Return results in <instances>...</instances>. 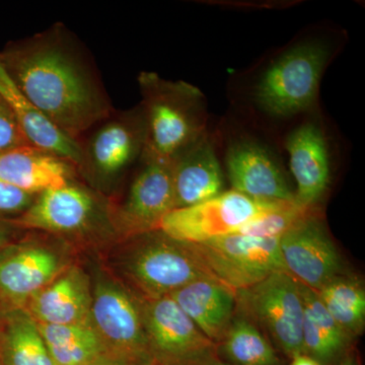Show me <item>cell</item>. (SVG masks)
<instances>
[{
	"instance_id": "cell-32",
	"label": "cell",
	"mask_w": 365,
	"mask_h": 365,
	"mask_svg": "<svg viewBox=\"0 0 365 365\" xmlns=\"http://www.w3.org/2000/svg\"><path fill=\"white\" fill-rule=\"evenodd\" d=\"M289 365H321L319 364L317 360L312 359L309 355L299 354L294 356V359H292V362H290Z\"/></svg>"
},
{
	"instance_id": "cell-2",
	"label": "cell",
	"mask_w": 365,
	"mask_h": 365,
	"mask_svg": "<svg viewBox=\"0 0 365 365\" xmlns=\"http://www.w3.org/2000/svg\"><path fill=\"white\" fill-rule=\"evenodd\" d=\"M124 242L114 267L120 282L137 299H160L193 281L216 278L191 244L160 230Z\"/></svg>"
},
{
	"instance_id": "cell-25",
	"label": "cell",
	"mask_w": 365,
	"mask_h": 365,
	"mask_svg": "<svg viewBox=\"0 0 365 365\" xmlns=\"http://www.w3.org/2000/svg\"><path fill=\"white\" fill-rule=\"evenodd\" d=\"M328 313L355 339L365 325V289L361 281L343 273L327 282L318 292Z\"/></svg>"
},
{
	"instance_id": "cell-9",
	"label": "cell",
	"mask_w": 365,
	"mask_h": 365,
	"mask_svg": "<svg viewBox=\"0 0 365 365\" xmlns=\"http://www.w3.org/2000/svg\"><path fill=\"white\" fill-rule=\"evenodd\" d=\"M138 302L151 365H204L220 360L217 344L169 295Z\"/></svg>"
},
{
	"instance_id": "cell-20",
	"label": "cell",
	"mask_w": 365,
	"mask_h": 365,
	"mask_svg": "<svg viewBox=\"0 0 365 365\" xmlns=\"http://www.w3.org/2000/svg\"><path fill=\"white\" fill-rule=\"evenodd\" d=\"M0 97L14 113L21 130L34 148L55 155L73 165L79 160V146L73 139L62 133L24 95L0 62Z\"/></svg>"
},
{
	"instance_id": "cell-31",
	"label": "cell",
	"mask_w": 365,
	"mask_h": 365,
	"mask_svg": "<svg viewBox=\"0 0 365 365\" xmlns=\"http://www.w3.org/2000/svg\"><path fill=\"white\" fill-rule=\"evenodd\" d=\"M90 365H131L125 360L115 359L109 355H100L97 359L93 360Z\"/></svg>"
},
{
	"instance_id": "cell-28",
	"label": "cell",
	"mask_w": 365,
	"mask_h": 365,
	"mask_svg": "<svg viewBox=\"0 0 365 365\" xmlns=\"http://www.w3.org/2000/svg\"><path fill=\"white\" fill-rule=\"evenodd\" d=\"M38 194L0 182V220L9 222L18 218L32 205Z\"/></svg>"
},
{
	"instance_id": "cell-1",
	"label": "cell",
	"mask_w": 365,
	"mask_h": 365,
	"mask_svg": "<svg viewBox=\"0 0 365 365\" xmlns=\"http://www.w3.org/2000/svg\"><path fill=\"white\" fill-rule=\"evenodd\" d=\"M0 62L31 104L76 143L114 112L93 56L63 24L9 43Z\"/></svg>"
},
{
	"instance_id": "cell-7",
	"label": "cell",
	"mask_w": 365,
	"mask_h": 365,
	"mask_svg": "<svg viewBox=\"0 0 365 365\" xmlns=\"http://www.w3.org/2000/svg\"><path fill=\"white\" fill-rule=\"evenodd\" d=\"M90 325L105 355L151 365L138 299L107 274H98L91 285Z\"/></svg>"
},
{
	"instance_id": "cell-14",
	"label": "cell",
	"mask_w": 365,
	"mask_h": 365,
	"mask_svg": "<svg viewBox=\"0 0 365 365\" xmlns=\"http://www.w3.org/2000/svg\"><path fill=\"white\" fill-rule=\"evenodd\" d=\"M279 247L287 273L316 292L344 273L339 252L317 215L307 216L283 235Z\"/></svg>"
},
{
	"instance_id": "cell-3",
	"label": "cell",
	"mask_w": 365,
	"mask_h": 365,
	"mask_svg": "<svg viewBox=\"0 0 365 365\" xmlns=\"http://www.w3.org/2000/svg\"><path fill=\"white\" fill-rule=\"evenodd\" d=\"M138 83L146 129L143 155L172 160L205 134L203 96L198 88L155 72H141Z\"/></svg>"
},
{
	"instance_id": "cell-12",
	"label": "cell",
	"mask_w": 365,
	"mask_h": 365,
	"mask_svg": "<svg viewBox=\"0 0 365 365\" xmlns=\"http://www.w3.org/2000/svg\"><path fill=\"white\" fill-rule=\"evenodd\" d=\"M126 197L112 200L113 223L124 240L158 230L163 218L175 208L173 160L143 155Z\"/></svg>"
},
{
	"instance_id": "cell-16",
	"label": "cell",
	"mask_w": 365,
	"mask_h": 365,
	"mask_svg": "<svg viewBox=\"0 0 365 365\" xmlns=\"http://www.w3.org/2000/svg\"><path fill=\"white\" fill-rule=\"evenodd\" d=\"M285 144L297 182L295 200L304 207L314 208L330 184V155L325 134L318 125L307 122L294 129Z\"/></svg>"
},
{
	"instance_id": "cell-22",
	"label": "cell",
	"mask_w": 365,
	"mask_h": 365,
	"mask_svg": "<svg viewBox=\"0 0 365 365\" xmlns=\"http://www.w3.org/2000/svg\"><path fill=\"white\" fill-rule=\"evenodd\" d=\"M299 288L304 304V354L321 365H337L351 352L354 339L328 313L316 290L299 282Z\"/></svg>"
},
{
	"instance_id": "cell-34",
	"label": "cell",
	"mask_w": 365,
	"mask_h": 365,
	"mask_svg": "<svg viewBox=\"0 0 365 365\" xmlns=\"http://www.w3.org/2000/svg\"><path fill=\"white\" fill-rule=\"evenodd\" d=\"M204 365H232L230 364H227V362L222 361V360H216V361L210 362V364H204Z\"/></svg>"
},
{
	"instance_id": "cell-10",
	"label": "cell",
	"mask_w": 365,
	"mask_h": 365,
	"mask_svg": "<svg viewBox=\"0 0 365 365\" xmlns=\"http://www.w3.org/2000/svg\"><path fill=\"white\" fill-rule=\"evenodd\" d=\"M279 240L230 234L191 244L218 280L240 290L275 272H287Z\"/></svg>"
},
{
	"instance_id": "cell-4",
	"label": "cell",
	"mask_w": 365,
	"mask_h": 365,
	"mask_svg": "<svg viewBox=\"0 0 365 365\" xmlns=\"http://www.w3.org/2000/svg\"><path fill=\"white\" fill-rule=\"evenodd\" d=\"M145 122L140 106L125 111L115 109L78 140L76 174L107 198L118 182L141 160L145 148Z\"/></svg>"
},
{
	"instance_id": "cell-8",
	"label": "cell",
	"mask_w": 365,
	"mask_h": 365,
	"mask_svg": "<svg viewBox=\"0 0 365 365\" xmlns=\"http://www.w3.org/2000/svg\"><path fill=\"white\" fill-rule=\"evenodd\" d=\"M235 311L265 332L278 352L292 359L304 353V304L299 282L275 272L252 287L237 290Z\"/></svg>"
},
{
	"instance_id": "cell-17",
	"label": "cell",
	"mask_w": 365,
	"mask_h": 365,
	"mask_svg": "<svg viewBox=\"0 0 365 365\" xmlns=\"http://www.w3.org/2000/svg\"><path fill=\"white\" fill-rule=\"evenodd\" d=\"M91 281L78 266L71 265L29 300L26 312L38 324H90Z\"/></svg>"
},
{
	"instance_id": "cell-29",
	"label": "cell",
	"mask_w": 365,
	"mask_h": 365,
	"mask_svg": "<svg viewBox=\"0 0 365 365\" xmlns=\"http://www.w3.org/2000/svg\"><path fill=\"white\" fill-rule=\"evenodd\" d=\"M33 146L21 130L18 120L0 97V153Z\"/></svg>"
},
{
	"instance_id": "cell-33",
	"label": "cell",
	"mask_w": 365,
	"mask_h": 365,
	"mask_svg": "<svg viewBox=\"0 0 365 365\" xmlns=\"http://www.w3.org/2000/svg\"><path fill=\"white\" fill-rule=\"evenodd\" d=\"M337 365H360L359 359H357L356 355L354 353L349 352L346 356L343 357L340 360L339 364Z\"/></svg>"
},
{
	"instance_id": "cell-21",
	"label": "cell",
	"mask_w": 365,
	"mask_h": 365,
	"mask_svg": "<svg viewBox=\"0 0 365 365\" xmlns=\"http://www.w3.org/2000/svg\"><path fill=\"white\" fill-rule=\"evenodd\" d=\"M73 165L34 146L0 153V182L32 193L63 186Z\"/></svg>"
},
{
	"instance_id": "cell-26",
	"label": "cell",
	"mask_w": 365,
	"mask_h": 365,
	"mask_svg": "<svg viewBox=\"0 0 365 365\" xmlns=\"http://www.w3.org/2000/svg\"><path fill=\"white\" fill-rule=\"evenodd\" d=\"M38 327L54 365H90L104 354L90 324Z\"/></svg>"
},
{
	"instance_id": "cell-15",
	"label": "cell",
	"mask_w": 365,
	"mask_h": 365,
	"mask_svg": "<svg viewBox=\"0 0 365 365\" xmlns=\"http://www.w3.org/2000/svg\"><path fill=\"white\" fill-rule=\"evenodd\" d=\"M225 163L235 191L260 201L295 200L279 165L261 144L235 143L228 148Z\"/></svg>"
},
{
	"instance_id": "cell-30",
	"label": "cell",
	"mask_w": 365,
	"mask_h": 365,
	"mask_svg": "<svg viewBox=\"0 0 365 365\" xmlns=\"http://www.w3.org/2000/svg\"><path fill=\"white\" fill-rule=\"evenodd\" d=\"M21 232H25V230L14 227L13 223L7 220H0V254L16 242V235Z\"/></svg>"
},
{
	"instance_id": "cell-5",
	"label": "cell",
	"mask_w": 365,
	"mask_h": 365,
	"mask_svg": "<svg viewBox=\"0 0 365 365\" xmlns=\"http://www.w3.org/2000/svg\"><path fill=\"white\" fill-rule=\"evenodd\" d=\"M330 50L319 41L300 43L274 60L255 91L257 104L276 117H289L311 109Z\"/></svg>"
},
{
	"instance_id": "cell-11",
	"label": "cell",
	"mask_w": 365,
	"mask_h": 365,
	"mask_svg": "<svg viewBox=\"0 0 365 365\" xmlns=\"http://www.w3.org/2000/svg\"><path fill=\"white\" fill-rule=\"evenodd\" d=\"M287 201H260L230 190L202 203L177 208L163 218L158 230L176 241L200 244L234 234L261 213Z\"/></svg>"
},
{
	"instance_id": "cell-18",
	"label": "cell",
	"mask_w": 365,
	"mask_h": 365,
	"mask_svg": "<svg viewBox=\"0 0 365 365\" xmlns=\"http://www.w3.org/2000/svg\"><path fill=\"white\" fill-rule=\"evenodd\" d=\"M172 160L175 209L196 205L222 193V167L205 134Z\"/></svg>"
},
{
	"instance_id": "cell-6",
	"label": "cell",
	"mask_w": 365,
	"mask_h": 365,
	"mask_svg": "<svg viewBox=\"0 0 365 365\" xmlns=\"http://www.w3.org/2000/svg\"><path fill=\"white\" fill-rule=\"evenodd\" d=\"M21 230L56 235H83L93 232L116 235L112 200L71 178L66 185L40 192L32 205L14 220Z\"/></svg>"
},
{
	"instance_id": "cell-19",
	"label": "cell",
	"mask_w": 365,
	"mask_h": 365,
	"mask_svg": "<svg viewBox=\"0 0 365 365\" xmlns=\"http://www.w3.org/2000/svg\"><path fill=\"white\" fill-rule=\"evenodd\" d=\"M169 297L209 340L218 344L223 339L235 314V290L216 278H203Z\"/></svg>"
},
{
	"instance_id": "cell-24",
	"label": "cell",
	"mask_w": 365,
	"mask_h": 365,
	"mask_svg": "<svg viewBox=\"0 0 365 365\" xmlns=\"http://www.w3.org/2000/svg\"><path fill=\"white\" fill-rule=\"evenodd\" d=\"M217 354L220 360L232 365H285L267 336L237 311L217 344Z\"/></svg>"
},
{
	"instance_id": "cell-23",
	"label": "cell",
	"mask_w": 365,
	"mask_h": 365,
	"mask_svg": "<svg viewBox=\"0 0 365 365\" xmlns=\"http://www.w3.org/2000/svg\"><path fill=\"white\" fill-rule=\"evenodd\" d=\"M0 365H54L37 322L25 309L0 311Z\"/></svg>"
},
{
	"instance_id": "cell-27",
	"label": "cell",
	"mask_w": 365,
	"mask_h": 365,
	"mask_svg": "<svg viewBox=\"0 0 365 365\" xmlns=\"http://www.w3.org/2000/svg\"><path fill=\"white\" fill-rule=\"evenodd\" d=\"M312 215H314V208L304 207L297 200L287 201L277 207L261 213L240 227L234 234L280 239L283 235Z\"/></svg>"
},
{
	"instance_id": "cell-13",
	"label": "cell",
	"mask_w": 365,
	"mask_h": 365,
	"mask_svg": "<svg viewBox=\"0 0 365 365\" xmlns=\"http://www.w3.org/2000/svg\"><path fill=\"white\" fill-rule=\"evenodd\" d=\"M54 248L43 242H16L0 254V311L25 309L34 295L71 266Z\"/></svg>"
}]
</instances>
